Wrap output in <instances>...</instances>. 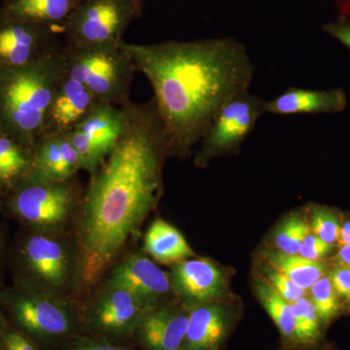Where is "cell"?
<instances>
[{"mask_svg":"<svg viewBox=\"0 0 350 350\" xmlns=\"http://www.w3.org/2000/svg\"><path fill=\"white\" fill-rule=\"evenodd\" d=\"M188 319L187 306H157L145 313L133 338L144 350H182Z\"/></svg>","mask_w":350,"mask_h":350,"instance_id":"cell-15","label":"cell"},{"mask_svg":"<svg viewBox=\"0 0 350 350\" xmlns=\"http://www.w3.org/2000/svg\"><path fill=\"white\" fill-rule=\"evenodd\" d=\"M269 266L287 276L301 289L310 290L322 276L325 275L326 264L323 261H312L300 255H289L273 251L267 255Z\"/></svg>","mask_w":350,"mask_h":350,"instance_id":"cell-23","label":"cell"},{"mask_svg":"<svg viewBox=\"0 0 350 350\" xmlns=\"http://www.w3.org/2000/svg\"><path fill=\"white\" fill-rule=\"evenodd\" d=\"M256 290L260 303L278 327L283 342L298 347L291 303L282 298L266 280L258 282Z\"/></svg>","mask_w":350,"mask_h":350,"instance_id":"cell-24","label":"cell"},{"mask_svg":"<svg viewBox=\"0 0 350 350\" xmlns=\"http://www.w3.org/2000/svg\"><path fill=\"white\" fill-rule=\"evenodd\" d=\"M9 322L8 319L0 306V350H3V340L4 336H5L7 328H8Z\"/></svg>","mask_w":350,"mask_h":350,"instance_id":"cell-38","label":"cell"},{"mask_svg":"<svg viewBox=\"0 0 350 350\" xmlns=\"http://www.w3.org/2000/svg\"><path fill=\"white\" fill-rule=\"evenodd\" d=\"M33 169V147L0 131V191L3 195Z\"/></svg>","mask_w":350,"mask_h":350,"instance_id":"cell-22","label":"cell"},{"mask_svg":"<svg viewBox=\"0 0 350 350\" xmlns=\"http://www.w3.org/2000/svg\"><path fill=\"white\" fill-rule=\"evenodd\" d=\"M172 289L188 304L187 308L211 303L225 289L222 271L211 260L189 258L174 265Z\"/></svg>","mask_w":350,"mask_h":350,"instance_id":"cell-14","label":"cell"},{"mask_svg":"<svg viewBox=\"0 0 350 350\" xmlns=\"http://www.w3.org/2000/svg\"><path fill=\"white\" fill-rule=\"evenodd\" d=\"M9 251H10V246L8 243V232L5 226L0 223V289L4 287V269L7 262H9Z\"/></svg>","mask_w":350,"mask_h":350,"instance_id":"cell-35","label":"cell"},{"mask_svg":"<svg viewBox=\"0 0 350 350\" xmlns=\"http://www.w3.org/2000/svg\"><path fill=\"white\" fill-rule=\"evenodd\" d=\"M310 230L313 234L334 245L338 241L340 222L337 213L324 206H313L310 213Z\"/></svg>","mask_w":350,"mask_h":350,"instance_id":"cell-28","label":"cell"},{"mask_svg":"<svg viewBox=\"0 0 350 350\" xmlns=\"http://www.w3.org/2000/svg\"><path fill=\"white\" fill-rule=\"evenodd\" d=\"M265 273H266L265 280L289 303H294L301 297L308 295L306 290L295 284L290 278L273 267L269 266L265 269Z\"/></svg>","mask_w":350,"mask_h":350,"instance_id":"cell-29","label":"cell"},{"mask_svg":"<svg viewBox=\"0 0 350 350\" xmlns=\"http://www.w3.org/2000/svg\"><path fill=\"white\" fill-rule=\"evenodd\" d=\"M310 226L299 214L289 216L278 228L273 237V243L278 251L284 254H298L304 239L310 232Z\"/></svg>","mask_w":350,"mask_h":350,"instance_id":"cell-27","label":"cell"},{"mask_svg":"<svg viewBox=\"0 0 350 350\" xmlns=\"http://www.w3.org/2000/svg\"><path fill=\"white\" fill-rule=\"evenodd\" d=\"M3 350H42L34 340L9 324L3 340Z\"/></svg>","mask_w":350,"mask_h":350,"instance_id":"cell-32","label":"cell"},{"mask_svg":"<svg viewBox=\"0 0 350 350\" xmlns=\"http://www.w3.org/2000/svg\"><path fill=\"white\" fill-rule=\"evenodd\" d=\"M0 306L14 327L42 350L80 334V312L68 298L13 284L0 289Z\"/></svg>","mask_w":350,"mask_h":350,"instance_id":"cell-5","label":"cell"},{"mask_svg":"<svg viewBox=\"0 0 350 350\" xmlns=\"http://www.w3.org/2000/svg\"><path fill=\"white\" fill-rule=\"evenodd\" d=\"M66 71L81 82L98 103L121 107L130 100L131 83L137 70L125 50L119 46L66 47Z\"/></svg>","mask_w":350,"mask_h":350,"instance_id":"cell-7","label":"cell"},{"mask_svg":"<svg viewBox=\"0 0 350 350\" xmlns=\"http://www.w3.org/2000/svg\"><path fill=\"white\" fill-rule=\"evenodd\" d=\"M306 296L291 303L298 347H312L317 344L323 329L314 305Z\"/></svg>","mask_w":350,"mask_h":350,"instance_id":"cell-25","label":"cell"},{"mask_svg":"<svg viewBox=\"0 0 350 350\" xmlns=\"http://www.w3.org/2000/svg\"><path fill=\"white\" fill-rule=\"evenodd\" d=\"M144 250L155 261L172 266L195 256L182 232L161 218L154 220L145 232Z\"/></svg>","mask_w":350,"mask_h":350,"instance_id":"cell-20","label":"cell"},{"mask_svg":"<svg viewBox=\"0 0 350 350\" xmlns=\"http://www.w3.org/2000/svg\"><path fill=\"white\" fill-rule=\"evenodd\" d=\"M333 262L338 266L350 267V245L340 246L337 254L333 258Z\"/></svg>","mask_w":350,"mask_h":350,"instance_id":"cell-36","label":"cell"},{"mask_svg":"<svg viewBox=\"0 0 350 350\" xmlns=\"http://www.w3.org/2000/svg\"><path fill=\"white\" fill-rule=\"evenodd\" d=\"M347 105L342 89L308 90L290 88L271 100H266L265 111L280 116L314 113L344 111Z\"/></svg>","mask_w":350,"mask_h":350,"instance_id":"cell-19","label":"cell"},{"mask_svg":"<svg viewBox=\"0 0 350 350\" xmlns=\"http://www.w3.org/2000/svg\"><path fill=\"white\" fill-rule=\"evenodd\" d=\"M232 327L231 313L224 306L211 301L192 306L182 350H220Z\"/></svg>","mask_w":350,"mask_h":350,"instance_id":"cell-17","label":"cell"},{"mask_svg":"<svg viewBox=\"0 0 350 350\" xmlns=\"http://www.w3.org/2000/svg\"><path fill=\"white\" fill-rule=\"evenodd\" d=\"M14 284L68 298L79 286V256L75 241L63 232L23 227L10 246Z\"/></svg>","mask_w":350,"mask_h":350,"instance_id":"cell-4","label":"cell"},{"mask_svg":"<svg viewBox=\"0 0 350 350\" xmlns=\"http://www.w3.org/2000/svg\"><path fill=\"white\" fill-rule=\"evenodd\" d=\"M96 103L89 90L66 71L51 103L42 135L72 130L86 118Z\"/></svg>","mask_w":350,"mask_h":350,"instance_id":"cell-16","label":"cell"},{"mask_svg":"<svg viewBox=\"0 0 350 350\" xmlns=\"http://www.w3.org/2000/svg\"><path fill=\"white\" fill-rule=\"evenodd\" d=\"M328 276L340 299H347L350 295V267L336 265Z\"/></svg>","mask_w":350,"mask_h":350,"instance_id":"cell-33","label":"cell"},{"mask_svg":"<svg viewBox=\"0 0 350 350\" xmlns=\"http://www.w3.org/2000/svg\"><path fill=\"white\" fill-rule=\"evenodd\" d=\"M266 100L250 90L230 98L209 124L202 135L198 163H204L213 157L239 150L250 137L258 120L265 114Z\"/></svg>","mask_w":350,"mask_h":350,"instance_id":"cell-10","label":"cell"},{"mask_svg":"<svg viewBox=\"0 0 350 350\" xmlns=\"http://www.w3.org/2000/svg\"><path fill=\"white\" fill-rule=\"evenodd\" d=\"M69 131L44 133L34 144V170L53 180H70L81 170Z\"/></svg>","mask_w":350,"mask_h":350,"instance_id":"cell-18","label":"cell"},{"mask_svg":"<svg viewBox=\"0 0 350 350\" xmlns=\"http://www.w3.org/2000/svg\"><path fill=\"white\" fill-rule=\"evenodd\" d=\"M66 72L64 46L24 66H0V131L33 147Z\"/></svg>","mask_w":350,"mask_h":350,"instance_id":"cell-3","label":"cell"},{"mask_svg":"<svg viewBox=\"0 0 350 350\" xmlns=\"http://www.w3.org/2000/svg\"><path fill=\"white\" fill-rule=\"evenodd\" d=\"M345 301H347V310L350 312V295L349 297H347V299H345Z\"/></svg>","mask_w":350,"mask_h":350,"instance_id":"cell-39","label":"cell"},{"mask_svg":"<svg viewBox=\"0 0 350 350\" xmlns=\"http://www.w3.org/2000/svg\"><path fill=\"white\" fill-rule=\"evenodd\" d=\"M59 47L55 27L15 20L0 25V66H24Z\"/></svg>","mask_w":350,"mask_h":350,"instance_id":"cell-13","label":"cell"},{"mask_svg":"<svg viewBox=\"0 0 350 350\" xmlns=\"http://www.w3.org/2000/svg\"><path fill=\"white\" fill-rule=\"evenodd\" d=\"M5 195L6 211L23 227L52 232H63L83 199L75 177L53 180L34 169Z\"/></svg>","mask_w":350,"mask_h":350,"instance_id":"cell-6","label":"cell"},{"mask_svg":"<svg viewBox=\"0 0 350 350\" xmlns=\"http://www.w3.org/2000/svg\"><path fill=\"white\" fill-rule=\"evenodd\" d=\"M62 350H133L122 342L77 334L62 345Z\"/></svg>","mask_w":350,"mask_h":350,"instance_id":"cell-30","label":"cell"},{"mask_svg":"<svg viewBox=\"0 0 350 350\" xmlns=\"http://www.w3.org/2000/svg\"><path fill=\"white\" fill-rule=\"evenodd\" d=\"M154 91L169 135L170 156L185 157L199 144L216 113L250 90L254 64L243 43L231 38L121 43Z\"/></svg>","mask_w":350,"mask_h":350,"instance_id":"cell-2","label":"cell"},{"mask_svg":"<svg viewBox=\"0 0 350 350\" xmlns=\"http://www.w3.org/2000/svg\"><path fill=\"white\" fill-rule=\"evenodd\" d=\"M323 31L332 38L337 39L350 51V19L338 20L337 22L329 23L324 25Z\"/></svg>","mask_w":350,"mask_h":350,"instance_id":"cell-34","label":"cell"},{"mask_svg":"<svg viewBox=\"0 0 350 350\" xmlns=\"http://www.w3.org/2000/svg\"><path fill=\"white\" fill-rule=\"evenodd\" d=\"M103 285L128 290L149 308L165 305L174 292L169 273L142 253H133L120 262Z\"/></svg>","mask_w":350,"mask_h":350,"instance_id":"cell-12","label":"cell"},{"mask_svg":"<svg viewBox=\"0 0 350 350\" xmlns=\"http://www.w3.org/2000/svg\"><path fill=\"white\" fill-rule=\"evenodd\" d=\"M149 310L128 290L103 285L80 312V333L124 344L135 338L138 324Z\"/></svg>","mask_w":350,"mask_h":350,"instance_id":"cell-9","label":"cell"},{"mask_svg":"<svg viewBox=\"0 0 350 350\" xmlns=\"http://www.w3.org/2000/svg\"><path fill=\"white\" fill-rule=\"evenodd\" d=\"M140 11L142 0H84L63 25L66 46H119Z\"/></svg>","mask_w":350,"mask_h":350,"instance_id":"cell-8","label":"cell"},{"mask_svg":"<svg viewBox=\"0 0 350 350\" xmlns=\"http://www.w3.org/2000/svg\"><path fill=\"white\" fill-rule=\"evenodd\" d=\"M84 0H10L6 14L10 20L55 27L64 25Z\"/></svg>","mask_w":350,"mask_h":350,"instance_id":"cell-21","label":"cell"},{"mask_svg":"<svg viewBox=\"0 0 350 350\" xmlns=\"http://www.w3.org/2000/svg\"><path fill=\"white\" fill-rule=\"evenodd\" d=\"M337 243L340 246L350 245V219L340 224Z\"/></svg>","mask_w":350,"mask_h":350,"instance_id":"cell-37","label":"cell"},{"mask_svg":"<svg viewBox=\"0 0 350 350\" xmlns=\"http://www.w3.org/2000/svg\"><path fill=\"white\" fill-rule=\"evenodd\" d=\"M334 245L325 243L319 238H317L312 232L306 237L301 243L298 255L312 260V261H320L327 256L333 250Z\"/></svg>","mask_w":350,"mask_h":350,"instance_id":"cell-31","label":"cell"},{"mask_svg":"<svg viewBox=\"0 0 350 350\" xmlns=\"http://www.w3.org/2000/svg\"><path fill=\"white\" fill-rule=\"evenodd\" d=\"M2 196H4L3 193H2L1 191H0V202H1V197H2Z\"/></svg>","mask_w":350,"mask_h":350,"instance_id":"cell-40","label":"cell"},{"mask_svg":"<svg viewBox=\"0 0 350 350\" xmlns=\"http://www.w3.org/2000/svg\"><path fill=\"white\" fill-rule=\"evenodd\" d=\"M125 124L118 142L91 176L77 213L79 286L107 275L162 195L169 135L154 100L121 105Z\"/></svg>","mask_w":350,"mask_h":350,"instance_id":"cell-1","label":"cell"},{"mask_svg":"<svg viewBox=\"0 0 350 350\" xmlns=\"http://www.w3.org/2000/svg\"><path fill=\"white\" fill-rule=\"evenodd\" d=\"M310 300L317 310L322 328H325L342 312L340 299L328 275L322 276L310 288Z\"/></svg>","mask_w":350,"mask_h":350,"instance_id":"cell-26","label":"cell"},{"mask_svg":"<svg viewBox=\"0 0 350 350\" xmlns=\"http://www.w3.org/2000/svg\"><path fill=\"white\" fill-rule=\"evenodd\" d=\"M122 107L96 103L92 111L69 133L79 155L81 170L93 176L114 149L123 131Z\"/></svg>","mask_w":350,"mask_h":350,"instance_id":"cell-11","label":"cell"}]
</instances>
